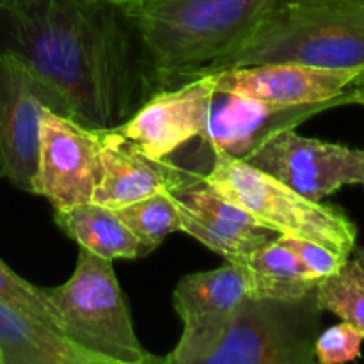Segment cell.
I'll use <instances>...</instances> for the list:
<instances>
[{
    "mask_svg": "<svg viewBox=\"0 0 364 364\" xmlns=\"http://www.w3.org/2000/svg\"><path fill=\"white\" fill-rule=\"evenodd\" d=\"M318 304L345 322L364 331V269L355 259H347L333 276L323 277L316 287Z\"/></svg>",
    "mask_w": 364,
    "mask_h": 364,
    "instance_id": "44dd1931",
    "label": "cell"
},
{
    "mask_svg": "<svg viewBox=\"0 0 364 364\" xmlns=\"http://www.w3.org/2000/svg\"><path fill=\"white\" fill-rule=\"evenodd\" d=\"M45 295L59 313L68 338L109 364L164 361L142 347L110 259L80 247L70 279L45 288Z\"/></svg>",
    "mask_w": 364,
    "mask_h": 364,
    "instance_id": "5b68a950",
    "label": "cell"
},
{
    "mask_svg": "<svg viewBox=\"0 0 364 364\" xmlns=\"http://www.w3.org/2000/svg\"><path fill=\"white\" fill-rule=\"evenodd\" d=\"M55 224L64 235L77 242L82 249L92 255L114 262V259H135L151 252L135 237L130 228L117 217L116 210L98 203L55 210Z\"/></svg>",
    "mask_w": 364,
    "mask_h": 364,
    "instance_id": "ac0fdd59",
    "label": "cell"
},
{
    "mask_svg": "<svg viewBox=\"0 0 364 364\" xmlns=\"http://www.w3.org/2000/svg\"><path fill=\"white\" fill-rule=\"evenodd\" d=\"M215 96V75L206 73L149 96L114 130L155 160L169 159L181 146L201 139Z\"/></svg>",
    "mask_w": 364,
    "mask_h": 364,
    "instance_id": "7c38bea8",
    "label": "cell"
},
{
    "mask_svg": "<svg viewBox=\"0 0 364 364\" xmlns=\"http://www.w3.org/2000/svg\"><path fill=\"white\" fill-rule=\"evenodd\" d=\"M203 181L277 235L309 238L345 256L354 251L358 228L343 210L304 198L245 160L213 153Z\"/></svg>",
    "mask_w": 364,
    "mask_h": 364,
    "instance_id": "277c9868",
    "label": "cell"
},
{
    "mask_svg": "<svg viewBox=\"0 0 364 364\" xmlns=\"http://www.w3.org/2000/svg\"><path fill=\"white\" fill-rule=\"evenodd\" d=\"M245 294L244 272L231 262L215 270L181 277L173 291V304L183 329L164 363L205 364L223 343Z\"/></svg>",
    "mask_w": 364,
    "mask_h": 364,
    "instance_id": "9c48e42d",
    "label": "cell"
},
{
    "mask_svg": "<svg viewBox=\"0 0 364 364\" xmlns=\"http://www.w3.org/2000/svg\"><path fill=\"white\" fill-rule=\"evenodd\" d=\"M151 96L201 77L251 32L274 0H127Z\"/></svg>",
    "mask_w": 364,
    "mask_h": 364,
    "instance_id": "6da1fadb",
    "label": "cell"
},
{
    "mask_svg": "<svg viewBox=\"0 0 364 364\" xmlns=\"http://www.w3.org/2000/svg\"><path fill=\"white\" fill-rule=\"evenodd\" d=\"M352 95H354V103H359V105L364 107V73L361 77L355 78L354 84L350 85Z\"/></svg>",
    "mask_w": 364,
    "mask_h": 364,
    "instance_id": "d4e9b609",
    "label": "cell"
},
{
    "mask_svg": "<svg viewBox=\"0 0 364 364\" xmlns=\"http://www.w3.org/2000/svg\"><path fill=\"white\" fill-rule=\"evenodd\" d=\"M245 162L311 201H323L345 185H364V149L304 137L295 130L274 135Z\"/></svg>",
    "mask_w": 364,
    "mask_h": 364,
    "instance_id": "30bf717a",
    "label": "cell"
},
{
    "mask_svg": "<svg viewBox=\"0 0 364 364\" xmlns=\"http://www.w3.org/2000/svg\"><path fill=\"white\" fill-rule=\"evenodd\" d=\"M0 55L20 60L55 89L75 121L109 130L75 0H0Z\"/></svg>",
    "mask_w": 364,
    "mask_h": 364,
    "instance_id": "7a4b0ae2",
    "label": "cell"
},
{
    "mask_svg": "<svg viewBox=\"0 0 364 364\" xmlns=\"http://www.w3.org/2000/svg\"><path fill=\"white\" fill-rule=\"evenodd\" d=\"M102 180L100 135L73 117L46 110L41 124L36 196L55 210L92 203Z\"/></svg>",
    "mask_w": 364,
    "mask_h": 364,
    "instance_id": "8fae6325",
    "label": "cell"
},
{
    "mask_svg": "<svg viewBox=\"0 0 364 364\" xmlns=\"http://www.w3.org/2000/svg\"><path fill=\"white\" fill-rule=\"evenodd\" d=\"M348 103H354L350 87L329 102L304 105H277L215 92L208 127L199 141L212 155L219 153L231 159L247 160L274 135L284 130H295L309 117Z\"/></svg>",
    "mask_w": 364,
    "mask_h": 364,
    "instance_id": "4fadbf2b",
    "label": "cell"
},
{
    "mask_svg": "<svg viewBox=\"0 0 364 364\" xmlns=\"http://www.w3.org/2000/svg\"><path fill=\"white\" fill-rule=\"evenodd\" d=\"M180 210L181 231L226 262L249 255L277 237L244 208L217 194L203 180L171 192Z\"/></svg>",
    "mask_w": 364,
    "mask_h": 364,
    "instance_id": "2e32d148",
    "label": "cell"
},
{
    "mask_svg": "<svg viewBox=\"0 0 364 364\" xmlns=\"http://www.w3.org/2000/svg\"><path fill=\"white\" fill-rule=\"evenodd\" d=\"M363 187H364V185H363Z\"/></svg>",
    "mask_w": 364,
    "mask_h": 364,
    "instance_id": "83f0119b",
    "label": "cell"
},
{
    "mask_svg": "<svg viewBox=\"0 0 364 364\" xmlns=\"http://www.w3.org/2000/svg\"><path fill=\"white\" fill-rule=\"evenodd\" d=\"M116 213L149 252L155 251L167 235L181 231L180 210L171 192L139 199L116 208Z\"/></svg>",
    "mask_w": 364,
    "mask_h": 364,
    "instance_id": "ffe728a7",
    "label": "cell"
},
{
    "mask_svg": "<svg viewBox=\"0 0 364 364\" xmlns=\"http://www.w3.org/2000/svg\"><path fill=\"white\" fill-rule=\"evenodd\" d=\"M277 240L283 245H287L301 259V263L308 269V272L313 274L320 281L323 277L336 274L347 263V259L350 258V256L333 251L327 245L309 240V238L294 237V235H277Z\"/></svg>",
    "mask_w": 364,
    "mask_h": 364,
    "instance_id": "cb8c5ba5",
    "label": "cell"
},
{
    "mask_svg": "<svg viewBox=\"0 0 364 364\" xmlns=\"http://www.w3.org/2000/svg\"><path fill=\"white\" fill-rule=\"evenodd\" d=\"M364 331L350 322H341L318 334L315 359L320 364H343L361 358Z\"/></svg>",
    "mask_w": 364,
    "mask_h": 364,
    "instance_id": "603a6c76",
    "label": "cell"
},
{
    "mask_svg": "<svg viewBox=\"0 0 364 364\" xmlns=\"http://www.w3.org/2000/svg\"><path fill=\"white\" fill-rule=\"evenodd\" d=\"M284 2H295V0H274L272 6ZM316 2H341V4H354V6H364V0H316Z\"/></svg>",
    "mask_w": 364,
    "mask_h": 364,
    "instance_id": "484cf974",
    "label": "cell"
},
{
    "mask_svg": "<svg viewBox=\"0 0 364 364\" xmlns=\"http://www.w3.org/2000/svg\"><path fill=\"white\" fill-rule=\"evenodd\" d=\"M0 302L68 336L64 333L59 313L46 299L45 288H38L25 281L23 277L14 274L2 259H0Z\"/></svg>",
    "mask_w": 364,
    "mask_h": 364,
    "instance_id": "7402d4cb",
    "label": "cell"
},
{
    "mask_svg": "<svg viewBox=\"0 0 364 364\" xmlns=\"http://www.w3.org/2000/svg\"><path fill=\"white\" fill-rule=\"evenodd\" d=\"M363 68H318L299 63H267L213 71L215 92L277 105L329 102L343 95Z\"/></svg>",
    "mask_w": 364,
    "mask_h": 364,
    "instance_id": "5bb4252c",
    "label": "cell"
},
{
    "mask_svg": "<svg viewBox=\"0 0 364 364\" xmlns=\"http://www.w3.org/2000/svg\"><path fill=\"white\" fill-rule=\"evenodd\" d=\"M322 313L316 288L301 297L245 294L205 364H313Z\"/></svg>",
    "mask_w": 364,
    "mask_h": 364,
    "instance_id": "8992f818",
    "label": "cell"
},
{
    "mask_svg": "<svg viewBox=\"0 0 364 364\" xmlns=\"http://www.w3.org/2000/svg\"><path fill=\"white\" fill-rule=\"evenodd\" d=\"M267 63L364 70V6L316 0L276 4L203 75Z\"/></svg>",
    "mask_w": 364,
    "mask_h": 364,
    "instance_id": "3957f363",
    "label": "cell"
},
{
    "mask_svg": "<svg viewBox=\"0 0 364 364\" xmlns=\"http://www.w3.org/2000/svg\"><path fill=\"white\" fill-rule=\"evenodd\" d=\"M46 110L71 117L63 96L20 60L0 55V178L36 194Z\"/></svg>",
    "mask_w": 364,
    "mask_h": 364,
    "instance_id": "ba28073f",
    "label": "cell"
},
{
    "mask_svg": "<svg viewBox=\"0 0 364 364\" xmlns=\"http://www.w3.org/2000/svg\"><path fill=\"white\" fill-rule=\"evenodd\" d=\"M0 364H109L63 333L0 302Z\"/></svg>",
    "mask_w": 364,
    "mask_h": 364,
    "instance_id": "e0dca14e",
    "label": "cell"
},
{
    "mask_svg": "<svg viewBox=\"0 0 364 364\" xmlns=\"http://www.w3.org/2000/svg\"><path fill=\"white\" fill-rule=\"evenodd\" d=\"M230 262L240 267L247 295L255 297H301L320 283L277 237Z\"/></svg>",
    "mask_w": 364,
    "mask_h": 364,
    "instance_id": "d6986e66",
    "label": "cell"
},
{
    "mask_svg": "<svg viewBox=\"0 0 364 364\" xmlns=\"http://www.w3.org/2000/svg\"><path fill=\"white\" fill-rule=\"evenodd\" d=\"M98 135L102 180L92 196V203L116 210L139 199L173 192L203 180L199 171L176 166L169 159L155 160L144 155L114 128L98 130Z\"/></svg>",
    "mask_w": 364,
    "mask_h": 364,
    "instance_id": "9a60e30c",
    "label": "cell"
},
{
    "mask_svg": "<svg viewBox=\"0 0 364 364\" xmlns=\"http://www.w3.org/2000/svg\"><path fill=\"white\" fill-rule=\"evenodd\" d=\"M354 259L364 269V247H354Z\"/></svg>",
    "mask_w": 364,
    "mask_h": 364,
    "instance_id": "4316f807",
    "label": "cell"
},
{
    "mask_svg": "<svg viewBox=\"0 0 364 364\" xmlns=\"http://www.w3.org/2000/svg\"><path fill=\"white\" fill-rule=\"evenodd\" d=\"M89 63L110 128L151 96L144 48L127 0H75Z\"/></svg>",
    "mask_w": 364,
    "mask_h": 364,
    "instance_id": "52a82bcc",
    "label": "cell"
}]
</instances>
